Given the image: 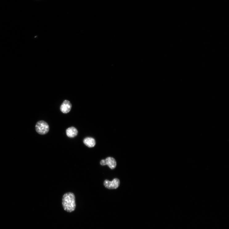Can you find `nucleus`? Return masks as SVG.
Listing matches in <instances>:
<instances>
[{
  "instance_id": "nucleus-1",
  "label": "nucleus",
  "mask_w": 229,
  "mask_h": 229,
  "mask_svg": "<svg viewBox=\"0 0 229 229\" xmlns=\"http://www.w3.org/2000/svg\"><path fill=\"white\" fill-rule=\"evenodd\" d=\"M62 204L65 211L70 213L74 211L76 207L74 194L70 192L65 194L63 198Z\"/></svg>"
},
{
  "instance_id": "nucleus-2",
  "label": "nucleus",
  "mask_w": 229,
  "mask_h": 229,
  "mask_svg": "<svg viewBox=\"0 0 229 229\" xmlns=\"http://www.w3.org/2000/svg\"><path fill=\"white\" fill-rule=\"evenodd\" d=\"M49 126L47 123L44 121H40L37 122L35 125L36 132L41 135H45L49 131Z\"/></svg>"
},
{
  "instance_id": "nucleus-3",
  "label": "nucleus",
  "mask_w": 229,
  "mask_h": 229,
  "mask_svg": "<svg viewBox=\"0 0 229 229\" xmlns=\"http://www.w3.org/2000/svg\"><path fill=\"white\" fill-rule=\"evenodd\" d=\"M120 184V181H119V179L117 178H114L111 182L106 180L104 182V185L105 187L108 189H110V190L117 188Z\"/></svg>"
},
{
  "instance_id": "nucleus-4",
  "label": "nucleus",
  "mask_w": 229,
  "mask_h": 229,
  "mask_svg": "<svg viewBox=\"0 0 229 229\" xmlns=\"http://www.w3.org/2000/svg\"><path fill=\"white\" fill-rule=\"evenodd\" d=\"M102 166H108L112 169H115L117 166V162L115 159L111 157H107L105 160H103L100 162Z\"/></svg>"
},
{
  "instance_id": "nucleus-5",
  "label": "nucleus",
  "mask_w": 229,
  "mask_h": 229,
  "mask_svg": "<svg viewBox=\"0 0 229 229\" xmlns=\"http://www.w3.org/2000/svg\"><path fill=\"white\" fill-rule=\"evenodd\" d=\"M72 108V104L70 102L65 100L62 103L60 107L61 111L64 113H67L71 111Z\"/></svg>"
},
{
  "instance_id": "nucleus-6",
  "label": "nucleus",
  "mask_w": 229,
  "mask_h": 229,
  "mask_svg": "<svg viewBox=\"0 0 229 229\" xmlns=\"http://www.w3.org/2000/svg\"><path fill=\"white\" fill-rule=\"evenodd\" d=\"M66 133L67 136L68 137L73 138L77 135L78 131L76 128L74 127H71L67 129Z\"/></svg>"
},
{
  "instance_id": "nucleus-7",
  "label": "nucleus",
  "mask_w": 229,
  "mask_h": 229,
  "mask_svg": "<svg viewBox=\"0 0 229 229\" xmlns=\"http://www.w3.org/2000/svg\"><path fill=\"white\" fill-rule=\"evenodd\" d=\"M84 144L89 148H92L95 146L96 142L95 139L91 137H87L84 139Z\"/></svg>"
}]
</instances>
